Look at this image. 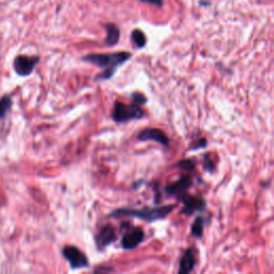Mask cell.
I'll list each match as a JSON object with an SVG mask.
<instances>
[{
	"label": "cell",
	"mask_w": 274,
	"mask_h": 274,
	"mask_svg": "<svg viewBox=\"0 0 274 274\" xmlns=\"http://www.w3.org/2000/svg\"><path fill=\"white\" fill-rule=\"evenodd\" d=\"M132 58L129 52L108 53V54H88L84 56L83 61L91 63L102 70L97 76V81H106L113 76L119 66H121Z\"/></svg>",
	"instance_id": "obj_1"
},
{
	"label": "cell",
	"mask_w": 274,
	"mask_h": 274,
	"mask_svg": "<svg viewBox=\"0 0 274 274\" xmlns=\"http://www.w3.org/2000/svg\"><path fill=\"white\" fill-rule=\"evenodd\" d=\"M175 205H166L160 207H144L140 209L134 208H120L112 211L110 217L119 218V217H130L146 220V222L153 223L157 220L163 219L168 217V215L175 210Z\"/></svg>",
	"instance_id": "obj_2"
},
{
	"label": "cell",
	"mask_w": 274,
	"mask_h": 274,
	"mask_svg": "<svg viewBox=\"0 0 274 274\" xmlns=\"http://www.w3.org/2000/svg\"><path fill=\"white\" fill-rule=\"evenodd\" d=\"M146 116L142 106L136 103L125 104L123 102L116 101L111 112V118L116 123H124L131 120H139Z\"/></svg>",
	"instance_id": "obj_3"
},
{
	"label": "cell",
	"mask_w": 274,
	"mask_h": 274,
	"mask_svg": "<svg viewBox=\"0 0 274 274\" xmlns=\"http://www.w3.org/2000/svg\"><path fill=\"white\" fill-rule=\"evenodd\" d=\"M64 258L68 260V263L73 270L85 269L89 267V260L85 254L74 245L64 246L62 250Z\"/></svg>",
	"instance_id": "obj_4"
},
{
	"label": "cell",
	"mask_w": 274,
	"mask_h": 274,
	"mask_svg": "<svg viewBox=\"0 0 274 274\" xmlns=\"http://www.w3.org/2000/svg\"><path fill=\"white\" fill-rule=\"evenodd\" d=\"M180 199L183 204V208L181 213L185 216H193L196 212H202L206 209L207 203L202 197L194 196V195H182L180 196Z\"/></svg>",
	"instance_id": "obj_5"
},
{
	"label": "cell",
	"mask_w": 274,
	"mask_h": 274,
	"mask_svg": "<svg viewBox=\"0 0 274 274\" xmlns=\"http://www.w3.org/2000/svg\"><path fill=\"white\" fill-rule=\"evenodd\" d=\"M145 239V232L140 227H133L126 230L121 239V246L124 250H134L142 244Z\"/></svg>",
	"instance_id": "obj_6"
},
{
	"label": "cell",
	"mask_w": 274,
	"mask_h": 274,
	"mask_svg": "<svg viewBox=\"0 0 274 274\" xmlns=\"http://www.w3.org/2000/svg\"><path fill=\"white\" fill-rule=\"evenodd\" d=\"M137 139L140 142H149L153 140L164 147L169 146V138L166 135V133L158 128H145L140 131L137 135Z\"/></svg>",
	"instance_id": "obj_7"
},
{
	"label": "cell",
	"mask_w": 274,
	"mask_h": 274,
	"mask_svg": "<svg viewBox=\"0 0 274 274\" xmlns=\"http://www.w3.org/2000/svg\"><path fill=\"white\" fill-rule=\"evenodd\" d=\"M116 239L117 232L115 227L110 224H106L102 227L101 230H100L98 232V235L96 236V244L99 250H102L115 242Z\"/></svg>",
	"instance_id": "obj_8"
},
{
	"label": "cell",
	"mask_w": 274,
	"mask_h": 274,
	"mask_svg": "<svg viewBox=\"0 0 274 274\" xmlns=\"http://www.w3.org/2000/svg\"><path fill=\"white\" fill-rule=\"evenodd\" d=\"M192 185V179L190 176H181L177 181L165 186V193L169 196L180 197L182 196L186 190H189Z\"/></svg>",
	"instance_id": "obj_9"
},
{
	"label": "cell",
	"mask_w": 274,
	"mask_h": 274,
	"mask_svg": "<svg viewBox=\"0 0 274 274\" xmlns=\"http://www.w3.org/2000/svg\"><path fill=\"white\" fill-rule=\"evenodd\" d=\"M39 62V57H28V56H18L14 61L15 71L19 75L27 76L36 68Z\"/></svg>",
	"instance_id": "obj_10"
},
{
	"label": "cell",
	"mask_w": 274,
	"mask_h": 274,
	"mask_svg": "<svg viewBox=\"0 0 274 274\" xmlns=\"http://www.w3.org/2000/svg\"><path fill=\"white\" fill-rule=\"evenodd\" d=\"M196 266V250L194 247H189L183 254L180 260L179 273L186 274L191 273Z\"/></svg>",
	"instance_id": "obj_11"
},
{
	"label": "cell",
	"mask_w": 274,
	"mask_h": 274,
	"mask_svg": "<svg viewBox=\"0 0 274 274\" xmlns=\"http://www.w3.org/2000/svg\"><path fill=\"white\" fill-rule=\"evenodd\" d=\"M104 28L106 30V39H105V44L108 46H113L116 45L120 39V29L117 25L110 23V24H104Z\"/></svg>",
	"instance_id": "obj_12"
},
{
	"label": "cell",
	"mask_w": 274,
	"mask_h": 274,
	"mask_svg": "<svg viewBox=\"0 0 274 274\" xmlns=\"http://www.w3.org/2000/svg\"><path fill=\"white\" fill-rule=\"evenodd\" d=\"M206 226V219L204 217H197L191 226V235L195 238H202Z\"/></svg>",
	"instance_id": "obj_13"
},
{
	"label": "cell",
	"mask_w": 274,
	"mask_h": 274,
	"mask_svg": "<svg viewBox=\"0 0 274 274\" xmlns=\"http://www.w3.org/2000/svg\"><path fill=\"white\" fill-rule=\"evenodd\" d=\"M131 40L135 48L139 49V50L144 49L147 44V38L145 36V33L140 29H134L132 31Z\"/></svg>",
	"instance_id": "obj_14"
},
{
	"label": "cell",
	"mask_w": 274,
	"mask_h": 274,
	"mask_svg": "<svg viewBox=\"0 0 274 274\" xmlns=\"http://www.w3.org/2000/svg\"><path fill=\"white\" fill-rule=\"evenodd\" d=\"M177 166L185 171H192L195 169V163H194L193 160H190V159L181 160V161L178 162Z\"/></svg>",
	"instance_id": "obj_15"
},
{
	"label": "cell",
	"mask_w": 274,
	"mask_h": 274,
	"mask_svg": "<svg viewBox=\"0 0 274 274\" xmlns=\"http://www.w3.org/2000/svg\"><path fill=\"white\" fill-rule=\"evenodd\" d=\"M11 106V99L9 97H5L0 100V117L4 116V113L10 109Z\"/></svg>",
	"instance_id": "obj_16"
},
{
	"label": "cell",
	"mask_w": 274,
	"mask_h": 274,
	"mask_svg": "<svg viewBox=\"0 0 274 274\" xmlns=\"http://www.w3.org/2000/svg\"><path fill=\"white\" fill-rule=\"evenodd\" d=\"M132 100H133V102L138 104V105H144L147 103V101H148V100H147V98L142 95V93H139V92H134V93H132V96H131Z\"/></svg>",
	"instance_id": "obj_17"
},
{
	"label": "cell",
	"mask_w": 274,
	"mask_h": 274,
	"mask_svg": "<svg viewBox=\"0 0 274 274\" xmlns=\"http://www.w3.org/2000/svg\"><path fill=\"white\" fill-rule=\"evenodd\" d=\"M205 169L208 171H212L215 169V164H213V161L210 159L209 155L205 156Z\"/></svg>",
	"instance_id": "obj_18"
},
{
	"label": "cell",
	"mask_w": 274,
	"mask_h": 274,
	"mask_svg": "<svg viewBox=\"0 0 274 274\" xmlns=\"http://www.w3.org/2000/svg\"><path fill=\"white\" fill-rule=\"evenodd\" d=\"M198 142H199V143H196L195 145H194L195 147H192V148H191L192 150L199 149V148H204V147H206V145H207V139L202 138V139H199Z\"/></svg>",
	"instance_id": "obj_19"
},
{
	"label": "cell",
	"mask_w": 274,
	"mask_h": 274,
	"mask_svg": "<svg viewBox=\"0 0 274 274\" xmlns=\"http://www.w3.org/2000/svg\"><path fill=\"white\" fill-rule=\"evenodd\" d=\"M140 1L150 3V4L157 5V6H162L163 5V0H140Z\"/></svg>",
	"instance_id": "obj_20"
}]
</instances>
